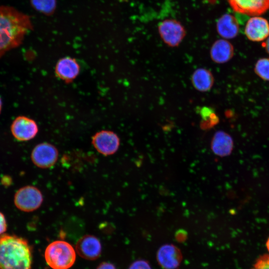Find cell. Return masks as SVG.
Segmentation results:
<instances>
[{"label": "cell", "instance_id": "obj_1", "mask_svg": "<svg viewBox=\"0 0 269 269\" xmlns=\"http://www.w3.org/2000/svg\"><path fill=\"white\" fill-rule=\"evenodd\" d=\"M31 28L28 15L14 7L0 5V58L19 46Z\"/></svg>", "mask_w": 269, "mask_h": 269}, {"label": "cell", "instance_id": "obj_2", "mask_svg": "<svg viewBox=\"0 0 269 269\" xmlns=\"http://www.w3.org/2000/svg\"><path fill=\"white\" fill-rule=\"evenodd\" d=\"M31 250L27 241L14 235L0 236V269H30Z\"/></svg>", "mask_w": 269, "mask_h": 269}, {"label": "cell", "instance_id": "obj_3", "mask_svg": "<svg viewBox=\"0 0 269 269\" xmlns=\"http://www.w3.org/2000/svg\"><path fill=\"white\" fill-rule=\"evenodd\" d=\"M45 259L53 269H68L75 261L76 253L68 242L58 240L49 244L45 251Z\"/></svg>", "mask_w": 269, "mask_h": 269}, {"label": "cell", "instance_id": "obj_4", "mask_svg": "<svg viewBox=\"0 0 269 269\" xmlns=\"http://www.w3.org/2000/svg\"><path fill=\"white\" fill-rule=\"evenodd\" d=\"M13 201L14 205L19 210L30 212L40 207L43 202V196L36 187L27 185L15 192Z\"/></svg>", "mask_w": 269, "mask_h": 269}, {"label": "cell", "instance_id": "obj_5", "mask_svg": "<svg viewBox=\"0 0 269 269\" xmlns=\"http://www.w3.org/2000/svg\"><path fill=\"white\" fill-rule=\"evenodd\" d=\"M158 31L163 41L171 47L178 46L186 35L184 27L174 19H166L161 21L158 26Z\"/></svg>", "mask_w": 269, "mask_h": 269}, {"label": "cell", "instance_id": "obj_6", "mask_svg": "<svg viewBox=\"0 0 269 269\" xmlns=\"http://www.w3.org/2000/svg\"><path fill=\"white\" fill-rule=\"evenodd\" d=\"M58 157V151L52 144L43 142L36 145L31 153L33 164L41 168H48L53 166Z\"/></svg>", "mask_w": 269, "mask_h": 269}, {"label": "cell", "instance_id": "obj_7", "mask_svg": "<svg viewBox=\"0 0 269 269\" xmlns=\"http://www.w3.org/2000/svg\"><path fill=\"white\" fill-rule=\"evenodd\" d=\"M92 143L99 153L104 155H110L118 150L120 141L119 136L115 133L102 131L93 136Z\"/></svg>", "mask_w": 269, "mask_h": 269}, {"label": "cell", "instance_id": "obj_8", "mask_svg": "<svg viewBox=\"0 0 269 269\" xmlns=\"http://www.w3.org/2000/svg\"><path fill=\"white\" fill-rule=\"evenodd\" d=\"M10 130L16 139L24 141L33 138L38 133V128L32 119L25 116H18L13 121Z\"/></svg>", "mask_w": 269, "mask_h": 269}, {"label": "cell", "instance_id": "obj_9", "mask_svg": "<svg viewBox=\"0 0 269 269\" xmlns=\"http://www.w3.org/2000/svg\"><path fill=\"white\" fill-rule=\"evenodd\" d=\"M235 12L249 16H259L269 9V0H227Z\"/></svg>", "mask_w": 269, "mask_h": 269}, {"label": "cell", "instance_id": "obj_10", "mask_svg": "<svg viewBox=\"0 0 269 269\" xmlns=\"http://www.w3.org/2000/svg\"><path fill=\"white\" fill-rule=\"evenodd\" d=\"M157 261L164 269H176L181 262L182 256L180 250L172 244H165L158 250Z\"/></svg>", "mask_w": 269, "mask_h": 269}, {"label": "cell", "instance_id": "obj_11", "mask_svg": "<svg viewBox=\"0 0 269 269\" xmlns=\"http://www.w3.org/2000/svg\"><path fill=\"white\" fill-rule=\"evenodd\" d=\"M245 33L250 40L259 42L269 36V23L265 18L254 16L247 21Z\"/></svg>", "mask_w": 269, "mask_h": 269}, {"label": "cell", "instance_id": "obj_12", "mask_svg": "<svg viewBox=\"0 0 269 269\" xmlns=\"http://www.w3.org/2000/svg\"><path fill=\"white\" fill-rule=\"evenodd\" d=\"M76 250L78 255L83 259L95 260L100 257L102 246L98 238L92 235H87L78 241Z\"/></svg>", "mask_w": 269, "mask_h": 269}, {"label": "cell", "instance_id": "obj_13", "mask_svg": "<svg viewBox=\"0 0 269 269\" xmlns=\"http://www.w3.org/2000/svg\"><path fill=\"white\" fill-rule=\"evenodd\" d=\"M234 54V48L231 42L225 39L216 40L210 50L212 60L217 64H223L230 61Z\"/></svg>", "mask_w": 269, "mask_h": 269}, {"label": "cell", "instance_id": "obj_14", "mask_svg": "<svg viewBox=\"0 0 269 269\" xmlns=\"http://www.w3.org/2000/svg\"><path fill=\"white\" fill-rule=\"evenodd\" d=\"M233 147V140L229 134L223 131L215 133L211 141V148L216 155L221 157L228 156L231 153Z\"/></svg>", "mask_w": 269, "mask_h": 269}, {"label": "cell", "instance_id": "obj_15", "mask_svg": "<svg viewBox=\"0 0 269 269\" xmlns=\"http://www.w3.org/2000/svg\"><path fill=\"white\" fill-rule=\"evenodd\" d=\"M80 66L72 58L66 57L60 59L55 67V73L58 78L66 82H70L78 76Z\"/></svg>", "mask_w": 269, "mask_h": 269}, {"label": "cell", "instance_id": "obj_16", "mask_svg": "<svg viewBox=\"0 0 269 269\" xmlns=\"http://www.w3.org/2000/svg\"><path fill=\"white\" fill-rule=\"evenodd\" d=\"M218 34L225 39H232L237 36L239 25L236 17L229 13L222 15L216 23Z\"/></svg>", "mask_w": 269, "mask_h": 269}, {"label": "cell", "instance_id": "obj_17", "mask_svg": "<svg viewBox=\"0 0 269 269\" xmlns=\"http://www.w3.org/2000/svg\"><path fill=\"white\" fill-rule=\"evenodd\" d=\"M191 80L194 88L201 92L209 91L214 83V77L212 72L204 68L196 69L191 75Z\"/></svg>", "mask_w": 269, "mask_h": 269}, {"label": "cell", "instance_id": "obj_18", "mask_svg": "<svg viewBox=\"0 0 269 269\" xmlns=\"http://www.w3.org/2000/svg\"><path fill=\"white\" fill-rule=\"evenodd\" d=\"M199 112L202 119L200 123L202 129H210L218 124L219 118L213 109L203 107Z\"/></svg>", "mask_w": 269, "mask_h": 269}, {"label": "cell", "instance_id": "obj_19", "mask_svg": "<svg viewBox=\"0 0 269 269\" xmlns=\"http://www.w3.org/2000/svg\"><path fill=\"white\" fill-rule=\"evenodd\" d=\"M33 7L39 12L49 14L54 12L56 6V0H30Z\"/></svg>", "mask_w": 269, "mask_h": 269}, {"label": "cell", "instance_id": "obj_20", "mask_svg": "<svg viewBox=\"0 0 269 269\" xmlns=\"http://www.w3.org/2000/svg\"><path fill=\"white\" fill-rule=\"evenodd\" d=\"M254 72L264 81H269V58H262L256 63Z\"/></svg>", "mask_w": 269, "mask_h": 269}, {"label": "cell", "instance_id": "obj_21", "mask_svg": "<svg viewBox=\"0 0 269 269\" xmlns=\"http://www.w3.org/2000/svg\"><path fill=\"white\" fill-rule=\"evenodd\" d=\"M252 269H269V254L260 256Z\"/></svg>", "mask_w": 269, "mask_h": 269}, {"label": "cell", "instance_id": "obj_22", "mask_svg": "<svg viewBox=\"0 0 269 269\" xmlns=\"http://www.w3.org/2000/svg\"><path fill=\"white\" fill-rule=\"evenodd\" d=\"M129 269H151V268L148 262L144 260H139L133 263Z\"/></svg>", "mask_w": 269, "mask_h": 269}, {"label": "cell", "instance_id": "obj_23", "mask_svg": "<svg viewBox=\"0 0 269 269\" xmlns=\"http://www.w3.org/2000/svg\"><path fill=\"white\" fill-rule=\"evenodd\" d=\"M7 228V222L4 215L0 212V236L3 234Z\"/></svg>", "mask_w": 269, "mask_h": 269}, {"label": "cell", "instance_id": "obj_24", "mask_svg": "<svg viewBox=\"0 0 269 269\" xmlns=\"http://www.w3.org/2000/svg\"><path fill=\"white\" fill-rule=\"evenodd\" d=\"M96 269H116L112 264L104 262L100 264Z\"/></svg>", "mask_w": 269, "mask_h": 269}, {"label": "cell", "instance_id": "obj_25", "mask_svg": "<svg viewBox=\"0 0 269 269\" xmlns=\"http://www.w3.org/2000/svg\"><path fill=\"white\" fill-rule=\"evenodd\" d=\"M11 178H10V176L7 175L4 176L1 178V183L5 186L9 185L11 183Z\"/></svg>", "mask_w": 269, "mask_h": 269}, {"label": "cell", "instance_id": "obj_26", "mask_svg": "<svg viewBox=\"0 0 269 269\" xmlns=\"http://www.w3.org/2000/svg\"><path fill=\"white\" fill-rule=\"evenodd\" d=\"M266 39V41L264 43L263 46L266 52L269 54V36Z\"/></svg>", "mask_w": 269, "mask_h": 269}, {"label": "cell", "instance_id": "obj_27", "mask_svg": "<svg viewBox=\"0 0 269 269\" xmlns=\"http://www.w3.org/2000/svg\"><path fill=\"white\" fill-rule=\"evenodd\" d=\"M266 247L268 249V250L269 252V237L268 238L267 242H266Z\"/></svg>", "mask_w": 269, "mask_h": 269}, {"label": "cell", "instance_id": "obj_28", "mask_svg": "<svg viewBox=\"0 0 269 269\" xmlns=\"http://www.w3.org/2000/svg\"><path fill=\"white\" fill-rule=\"evenodd\" d=\"M1 107H2V102H1V99L0 98V113L1 112Z\"/></svg>", "mask_w": 269, "mask_h": 269}]
</instances>
